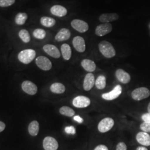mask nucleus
<instances>
[{"instance_id": "obj_36", "label": "nucleus", "mask_w": 150, "mask_h": 150, "mask_svg": "<svg viewBox=\"0 0 150 150\" xmlns=\"http://www.w3.org/2000/svg\"><path fill=\"white\" fill-rule=\"evenodd\" d=\"M74 120L79 123H82L83 122V119L82 117H81L79 115H76L74 116Z\"/></svg>"}, {"instance_id": "obj_35", "label": "nucleus", "mask_w": 150, "mask_h": 150, "mask_svg": "<svg viewBox=\"0 0 150 150\" xmlns=\"http://www.w3.org/2000/svg\"><path fill=\"white\" fill-rule=\"evenodd\" d=\"M94 150H108V149L105 145H99L95 147Z\"/></svg>"}, {"instance_id": "obj_15", "label": "nucleus", "mask_w": 150, "mask_h": 150, "mask_svg": "<svg viewBox=\"0 0 150 150\" xmlns=\"http://www.w3.org/2000/svg\"><path fill=\"white\" fill-rule=\"evenodd\" d=\"M116 76L117 80L123 84L128 83L131 80V76L129 73L121 69L116 70Z\"/></svg>"}, {"instance_id": "obj_23", "label": "nucleus", "mask_w": 150, "mask_h": 150, "mask_svg": "<svg viewBox=\"0 0 150 150\" xmlns=\"http://www.w3.org/2000/svg\"><path fill=\"white\" fill-rule=\"evenodd\" d=\"M50 90L54 93L62 94L64 93L66 90V87L62 83L55 82L51 85L50 87Z\"/></svg>"}, {"instance_id": "obj_14", "label": "nucleus", "mask_w": 150, "mask_h": 150, "mask_svg": "<svg viewBox=\"0 0 150 150\" xmlns=\"http://www.w3.org/2000/svg\"><path fill=\"white\" fill-rule=\"evenodd\" d=\"M95 81L96 80L95 79V76L91 72L88 73L86 75L83 81V89L86 91L91 90L95 85Z\"/></svg>"}, {"instance_id": "obj_25", "label": "nucleus", "mask_w": 150, "mask_h": 150, "mask_svg": "<svg viewBox=\"0 0 150 150\" xmlns=\"http://www.w3.org/2000/svg\"><path fill=\"white\" fill-rule=\"evenodd\" d=\"M95 86L98 90H103L106 86V79L105 76L100 75L95 81Z\"/></svg>"}, {"instance_id": "obj_6", "label": "nucleus", "mask_w": 150, "mask_h": 150, "mask_svg": "<svg viewBox=\"0 0 150 150\" xmlns=\"http://www.w3.org/2000/svg\"><path fill=\"white\" fill-rule=\"evenodd\" d=\"M36 64L40 69L43 71H49L52 66L51 61L47 57L41 56L36 58Z\"/></svg>"}, {"instance_id": "obj_31", "label": "nucleus", "mask_w": 150, "mask_h": 150, "mask_svg": "<svg viewBox=\"0 0 150 150\" xmlns=\"http://www.w3.org/2000/svg\"><path fill=\"white\" fill-rule=\"evenodd\" d=\"M140 129L146 133L150 132V123L144 122L140 125Z\"/></svg>"}, {"instance_id": "obj_30", "label": "nucleus", "mask_w": 150, "mask_h": 150, "mask_svg": "<svg viewBox=\"0 0 150 150\" xmlns=\"http://www.w3.org/2000/svg\"><path fill=\"white\" fill-rule=\"evenodd\" d=\"M15 0H0V7H6L13 5Z\"/></svg>"}, {"instance_id": "obj_26", "label": "nucleus", "mask_w": 150, "mask_h": 150, "mask_svg": "<svg viewBox=\"0 0 150 150\" xmlns=\"http://www.w3.org/2000/svg\"><path fill=\"white\" fill-rule=\"evenodd\" d=\"M27 15L25 12H20L16 15L15 17V22L18 25H23L27 20Z\"/></svg>"}, {"instance_id": "obj_12", "label": "nucleus", "mask_w": 150, "mask_h": 150, "mask_svg": "<svg viewBox=\"0 0 150 150\" xmlns=\"http://www.w3.org/2000/svg\"><path fill=\"white\" fill-rule=\"evenodd\" d=\"M72 45L75 50L79 52H83L86 50V43L84 38L81 36H76L73 38Z\"/></svg>"}, {"instance_id": "obj_1", "label": "nucleus", "mask_w": 150, "mask_h": 150, "mask_svg": "<svg viewBox=\"0 0 150 150\" xmlns=\"http://www.w3.org/2000/svg\"><path fill=\"white\" fill-rule=\"evenodd\" d=\"M98 48L102 55L107 59H111L116 55L115 49L112 44L107 41H102L98 44Z\"/></svg>"}, {"instance_id": "obj_20", "label": "nucleus", "mask_w": 150, "mask_h": 150, "mask_svg": "<svg viewBox=\"0 0 150 150\" xmlns=\"http://www.w3.org/2000/svg\"><path fill=\"white\" fill-rule=\"evenodd\" d=\"M81 66L83 69L87 72H92L96 69V65L94 61L90 59H84L81 61Z\"/></svg>"}, {"instance_id": "obj_29", "label": "nucleus", "mask_w": 150, "mask_h": 150, "mask_svg": "<svg viewBox=\"0 0 150 150\" xmlns=\"http://www.w3.org/2000/svg\"><path fill=\"white\" fill-rule=\"evenodd\" d=\"M33 36L38 40H43L46 36V32L43 29L37 28L33 32Z\"/></svg>"}, {"instance_id": "obj_19", "label": "nucleus", "mask_w": 150, "mask_h": 150, "mask_svg": "<svg viewBox=\"0 0 150 150\" xmlns=\"http://www.w3.org/2000/svg\"><path fill=\"white\" fill-rule=\"evenodd\" d=\"M71 37V32L69 29L62 28L59 30V32L56 34L55 36V40L57 41L61 42L67 40Z\"/></svg>"}, {"instance_id": "obj_32", "label": "nucleus", "mask_w": 150, "mask_h": 150, "mask_svg": "<svg viewBox=\"0 0 150 150\" xmlns=\"http://www.w3.org/2000/svg\"><path fill=\"white\" fill-rule=\"evenodd\" d=\"M64 131L67 134H76V129L73 126L66 127L64 129Z\"/></svg>"}, {"instance_id": "obj_28", "label": "nucleus", "mask_w": 150, "mask_h": 150, "mask_svg": "<svg viewBox=\"0 0 150 150\" xmlns=\"http://www.w3.org/2000/svg\"><path fill=\"white\" fill-rule=\"evenodd\" d=\"M18 36L22 41L25 43H28L31 40V37L29 32L26 30L23 29L20 31Z\"/></svg>"}, {"instance_id": "obj_7", "label": "nucleus", "mask_w": 150, "mask_h": 150, "mask_svg": "<svg viewBox=\"0 0 150 150\" xmlns=\"http://www.w3.org/2000/svg\"><path fill=\"white\" fill-rule=\"evenodd\" d=\"M73 28L80 33H85L88 30L89 26L86 22L79 19H75L71 22Z\"/></svg>"}, {"instance_id": "obj_37", "label": "nucleus", "mask_w": 150, "mask_h": 150, "mask_svg": "<svg viewBox=\"0 0 150 150\" xmlns=\"http://www.w3.org/2000/svg\"><path fill=\"white\" fill-rule=\"evenodd\" d=\"M5 123L2 121H0V132H2L5 129Z\"/></svg>"}, {"instance_id": "obj_39", "label": "nucleus", "mask_w": 150, "mask_h": 150, "mask_svg": "<svg viewBox=\"0 0 150 150\" xmlns=\"http://www.w3.org/2000/svg\"><path fill=\"white\" fill-rule=\"evenodd\" d=\"M147 110H148V112L150 113V102L149 103L148 106H147Z\"/></svg>"}, {"instance_id": "obj_24", "label": "nucleus", "mask_w": 150, "mask_h": 150, "mask_svg": "<svg viewBox=\"0 0 150 150\" xmlns=\"http://www.w3.org/2000/svg\"><path fill=\"white\" fill-rule=\"evenodd\" d=\"M41 24L46 27H52L56 24V20L50 17L43 16L40 19Z\"/></svg>"}, {"instance_id": "obj_21", "label": "nucleus", "mask_w": 150, "mask_h": 150, "mask_svg": "<svg viewBox=\"0 0 150 150\" xmlns=\"http://www.w3.org/2000/svg\"><path fill=\"white\" fill-rule=\"evenodd\" d=\"M61 51L62 57L65 60L67 61L71 59L72 56V51L69 45L67 43H64L62 45L61 47Z\"/></svg>"}, {"instance_id": "obj_38", "label": "nucleus", "mask_w": 150, "mask_h": 150, "mask_svg": "<svg viewBox=\"0 0 150 150\" xmlns=\"http://www.w3.org/2000/svg\"><path fill=\"white\" fill-rule=\"evenodd\" d=\"M136 150H148V149L144 146H139Z\"/></svg>"}, {"instance_id": "obj_3", "label": "nucleus", "mask_w": 150, "mask_h": 150, "mask_svg": "<svg viewBox=\"0 0 150 150\" xmlns=\"http://www.w3.org/2000/svg\"><path fill=\"white\" fill-rule=\"evenodd\" d=\"M150 96V91L146 87H139L134 89L131 93L132 98L136 101H141Z\"/></svg>"}, {"instance_id": "obj_2", "label": "nucleus", "mask_w": 150, "mask_h": 150, "mask_svg": "<svg viewBox=\"0 0 150 150\" xmlns=\"http://www.w3.org/2000/svg\"><path fill=\"white\" fill-rule=\"evenodd\" d=\"M36 51L33 49H26L21 51L18 54V59L24 64L31 63L35 58Z\"/></svg>"}, {"instance_id": "obj_18", "label": "nucleus", "mask_w": 150, "mask_h": 150, "mask_svg": "<svg viewBox=\"0 0 150 150\" xmlns=\"http://www.w3.org/2000/svg\"><path fill=\"white\" fill-rule=\"evenodd\" d=\"M118 18L119 16L116 13H103L99 17L100 21L102 23H110V22L116 21Z\"/></svg>"}, {"instance_id": "obj_4", "label": "nucleus", "mask_w": 150, "mask_h": 150, "mask_svg": "<svg viewBox=\"0 0 150 150\" xmlns=\"http://www.w3.org/2000/svg\"><path fill=\"white\" fill-rule=\"evenodd\" d=\"M115 124L114 120L110 117H106L102 119V120L98 124L97 129L101 133H105L111 129Z\"/></svg>"}, {"instance_id": "obj_34", "label": "nucleus", "mask_w": 150, "mask_h": 150, "mask_svg": "<svg viewBox=\"0 0 150 150\" xmlns=\"http://www.w3.org/2000/svg\"><path fill=\"white\" fill-rule=\"evenodd\" d=\"M142 119L144 122L150 123V113H146L142 116Z\"/></svg>"}, {"instance_id": "obj_5", "label": "nucleus", "mask_w": 150, "mask_h": 150, "mask_svg": "<svg viewBox=\"0 0 150 150\" xmlns=\"http://www.w3.org/2000/svg\"><path fill=\"white\" fill-rule=\"evenodd\" d=\"M122 91V88L121 86L117 85L114 87L112 91L107 93H103L102 95V98L107 101L113 100L121 95Z\"/></svg>"}, {"instance_id": "obj_10", "label": "nucleus", "mask_w": 150, "mask_h": 150, "mask_svg": "<svg viewBox=\"0 0 150 150\" xmlns=\"http://www.w3.org/2000/svg\"><path fill=\"white\" fill-rule=\"evenodd\" d=\"M43 147L45 150H57L59 143L54 137L47 136L43 139Z\"/></svg>"}, {"instance_id": "obj_11", "label": "nucleus", "mask_w": 150, "mask_h": 150, "mask_svg": "<svg viewBox=\"0 0 150 150\" xmlns=\"http://www.w3.org/2000/svg\"><path fill=\"white\" fill-rule=\"evenodd\" d=\"M22 89L30 95H35L38 92V87L30 81H25L21 85Z\"/></svg>"}, {"instance_id": "obj_22", "label": "nucleus", "mask_w": 150, "mask_h": 150, "mask_svg": "<svg viewBox=\"0 0 150 150\" xmlns=\"http://www.w3.org/2000/svg\"><path fill=\"white\" fill-rule=\"evenodd\" d=\"M40 129L39 123L37 121H33L29 124L28 127V131L30 135L32 136H36L38 134Z\"/></svg>"}, {"instance_id": "obj_27", "label": "nucleus", "mask_w": 150, "mask_h": 150, "mask_svg": "<svg viewBox=\"0 0 150 150\" xmlns=\"http://www.w3.org/2000/svg\"><path fill=\"white\" fill-rule=\"evenodd\" d=\"M59 112L62 115L67 117H72L75 115V111L69 106H62L59 108Z\"/></svg>"}, {"instance_id": "obj_8", "label": "nucleus", "mask_w": 150, "mask_h": 150, "mask_svg": "<svg viewBox=\"0 0 150 150\" xmlns=\"http://www.w3.org/2000/svg\"><path fill=\"white\" fill-rule=\"evenodd\" d=\"M72 104L77 108H86L91 104V100L87 97L78 96L73 100Z\"/></svg>"}, {"instance_id": "obj_13", "label": "nucleus", "mask_w": 150, "mask_h": 150, "mask_svg": "<svg viewBox=\"0 0 150 150\" xmlns=\"http://www.w3.org/2000/svg\"><path fill=\"white\" fill-rule=\"evenodd\" d=\"M44 51L48 55L54 59H59L61 56V53L57 47L51 44H47L43 47Z\"/></svg>"}, {"instance_id": "obj_17", "label": "nucleus", "mask_w": 150, "mask_h": 150, "mask_svg": "<svg viewBox=\"0 0 150 150\" xmlns=\"http://www.w3.org/2000/svg\"><path fill=\"white\" fill-rule=\"evenodd\" d=\"M50 12L54 16L59 17H64L67 13V9L64 6L59 5L53 6L50 8Z\"/></svg>"}, {"instance_id": "obj_16", "label": "nucleus", "mask_w": 150, "mask_h": 150, "mask_svg": "<svg viewBox=\"0 0 150 150\" xmlns=\"http://www.w3.org/2000/svg\"><path fill=\"white\" fill-rule=\"evenodd\" d=\"M136 140L139 144L144 146H150V135L145 132H139L136 135Z\"/></svg>"}, {"instance_id": "obj_9", "label": "nucleus", "mask_w": 150, "mask_h": 150, "mask_svg": "<svg viewBox=\"0 0 150 150\" xmlns=\"http://www.w3.org/2000/svg\"><path fill=\"white\" fill-rule=\"evenodd\" d=\"M112 26L110 23H103L97 26L95 33L97 36L102 37L105 36L112 31Z\"/></svg>"}, {"instance_id": "obj_33", "label": "nucleus", "mask_w": 150, "mask_h": 150, "mask_svg": "<svg viewBox=\"0 0 150 150\" xmlns=\"http://www.w3.org/2000/svg\"><path fill=\"white\" fill-rule=\"evenodd\" d=\"M127 145L125 144V143L123 142H120L117 145L116 150H127Z\"/></svg>"}]
</instances>
